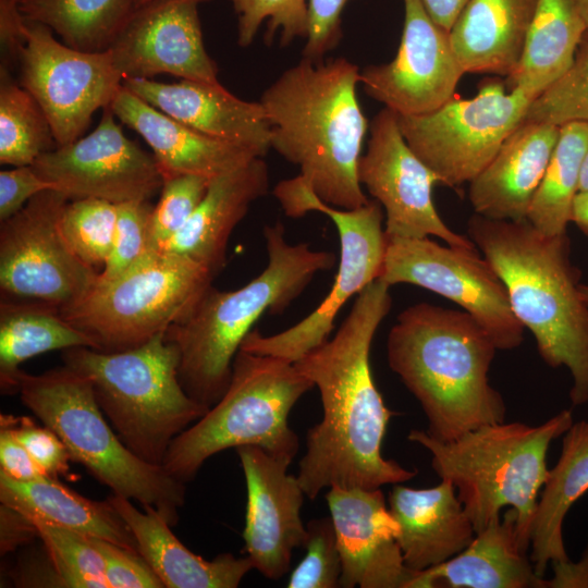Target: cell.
Segmentation results:
<instances>
[{
	"mask_svg": "<svg viewBox=\"0 0 588 588\" xmlns=\"http://www.w3.org/2000/svg\"><path fill=\"white\" fill-rule=\"evenodd\" d=\"M313 388L294 363L240 350L226 391L172 441L162 467L186 483L208 458L241 445H257L292 462L299 442L289 425V415Z\"/></svg>",
	"mask_w": 588,
	"mask_h": 588,
	"instance_id": "cell-9",
	"label": "cell"
},
{
	"mask_svg": "<svg viewBox=\"0 0 588 588\" xmlns=\"http://www.w3.org/2000/svg\"><path fill=\"white\" fill-rule=\"evenodd\" d=\"M130 91L209 137L254 150L265 157L270 147L271 126L260 101L243 100L221 83L188 79L161 83L149 78H127Z\"/></svg>",
	"mask_w": 588,
	"mask_h": 588,
	"instance_id": "cell-22",
	"label": "cell"
},
{
	"mask_svg": "<svg viewBox=\"0 0 588 588\" xmlns=\"http://www.w3.org/2000/svg\"><path fill=\"white\" fill-rule=\"evenodd\" d=\"M269 185L264 157L212 177L192 217L160 250L188 257L217 275L225 266L233 230Z\"/></svg>",
	"mask_w": 588,
	"mask_h": 588,
	"instance_id": "cell-26",
	"label": "cell"
},
{
	"mask_svg": "<svg viewBox=\"0 0 588 588\" xmlns=\"http://www.w3.org/2000/svg\"><path fill=\"white\" fill-rule=\"evenodd\" d=\"M551 566L552 576L543 577L542 588H588V542L578 561H556Z\"/></svg>",
	"mask_w": 588,
	"mask_h": 588,
	"instance_id": "cell-51",
	"label": "cell"
},
{
	"mask_svg": "<svg viewBox=\"0 0 588 588\" xmlns=\"http://www.w3.org/2000/svg\"><path fill=\"white\" fill-rule=\"evenodd\" d=\"M62 360L90 382L119 439L148 464L162 466L172 441L208 411L182 387L180 353L166 333L113 353L68 348Z\"/></svg>",
	"mask_w": 588,
	"mask_h": 588,
	"instance_id": "cell-7",
	"label": "cell"
},
{
	"mask_svg": "<svg viewBox=\"0 0 588 588\" xmlns=\"http://www.w3.org/2000/svg\"><path fill=\"white\" fill-rule=\"evenodd\" d=\"M369 139L358 164L360 185L383 207L388 241L436 236L448 245L476 249L474 242L451 230L432 201L437 174L411 149L388 108L369 126Z\"/></svg>",
	"mask_w": 588,
	"mask_h": 588,
	"instance_id": "cell-16",
	"label": "cell"
},
{
	"mask_svg": "<svg viewBox=\"0 0 588 588\" xmlns=\"http://www.w3.org/2000/svg\"><path fill=\"white\" fill-rule=\"evenodd\" d=\"M149 1H152V0H138V3H137V7L146 3V2H149ZM197 2L201 3L204 1H209V0H196Z\"/></svg>",
	"mask_w": 588,
	"mask_h": 588,
	"instance_id": "cell-57",
	"label": "cell"
},
{
	"mask_svg": "<svg viewBox=\"0 0 588 588\" xmlns=\"http://www.w3.org/2000/svg\"><path fill=\"white\" fill-rule=\"evenodd\" d=\"M91 347L93 341L69 322L61 308L41 301L0 304V385L16 392L20 365L46 352Z\"/></svg>",
	"mask_w": 588,
	"mask_h": 588,
	"instance_id": "cell-33",
	"label": "cell"
},
{
	"mask_svg": "<svg viewBox=\"0 0 588 588\" xmlns=\"http://www.w3.org/2000/svg\"><path fill=\"white\" fill-rule=\"evenodd\" d=\"M572 2L588 29V0H572Z\"/></svg>",
	"mask_w": 588,
	"mask_h": 588,
	"instance_id": "cell-55",
	"label": "cell"
},
{
	"mask_svg": "<svg viewBox=\"0 0 588 588\" xmlns=\"http://www.w3.org/2000/svg\"><path fill=\"white\" fill-rule=\"evenodd\" d=\"M215 277L188 257L157 249L117 279H97L82 299L61 313L93 341L94 350L125 351L185 319Z\"/></svg>",
	"mask_w": 588,
	"mask_h": 588,
	"instance_id": "cell-10",
	"label": "cell"
},
{
	"mask_svg": "<svg viewBox=\"0 0 588 588\" xmlns=\"http://www.w3.org/2000/svg\"><path fill=\"white\" fill-rule=\"evenodd\" d=\"M587 145L588 123L560 126L558 143L527 213V220L547 235L566 233Z\"/></svg>",
	"mask_w": 588,
	"mask_h": 588,
	"instance_id": "cell-35",
	"label": "cell"
},
{
	"mask_svg": "<svg viewBox=\"0 0 588 588\" xmlns=\"http://www.w3.org/2000/svg\"><path fill=\"white\" fill-rule=\"evenodd\" d=\"M525 122L562 126L588 123V29L568 70L530 103Z\"/></svg>",
	"mask_w": 588,
	"mask_h": 588,
	"instance_id": "cell-39",
	"label": "cell"
},
{
	"mask_svg": "<svg viewBox=\"0 0 588 588\" xmlns=\"http://www.w3.org/2000/svg\"><path fill=\"white\" fill-rule=\"evenodd\" d=\"M118 205L99 198L71 199L60 228L74 254L96 269L106 264L114 240Z\"/></svg>",
	"mask_w": 588,
	"mask_h": 588,
	"instance_id": "cell-38",
	"label": "cell"
},
{
	"mask_svg": "<svg viewBox=\"0 0 588 588\" xmlns=\"http://www.w3.org/2000/svg\"><path fill=\"white\" fill-rule=\"evenodd\" d=\"M196 0H152L136 8L108 51L124 79L168 74L220 83L208 54Z\"/></svg>",
	"mask_w": 588,
	"mask_h": 588,
	"instance_id": "cell-19",
	"label": "cell"
},
{
	"mask_svg": "<svg viewBox=\"0 0 588 588\" xmlns=\"http://www.w3.org/2000/svg\"><path fill=\"white\" fill-rule=\"evenodd\" d=\"M497 351L469 314L429 303L404 309L387 340L390 368L419 402L428 433L441 441L505 421L504 399L489 380Z\"/></svg>",
	"mask_w": 588,
	"mask_h": 588,
	"instance_id": "cell-4",
	"label": "cell"
},
{
	"mask_svg": "<svg viewBox=\"0 0 588 588\" xmlns=\"http://www.w3.org/2000/svg\"><path fill=\"white\" fill-rule=\"evenodd\" d=\"M538 0H469L450 29L464 73L509 76L516 68Z\"/></svg>",
	"mask_w": 588,
	"mask_h": 588,
	"instance_id": "cell-29",
	"label": "cell"
},
{
	"mask_svg": "<svg viewBox=\"0 0 588 588\" xmlns=\"http://www.w3.org/2000/svg\"><path fill=\"white\" fill-rule=\"evenodd\" d=\"M326 500L341 554L340 587L408 588L415 571L404 563L400 528L381 489L334 486Z\"/></svg>",
	"mask_w": 588,
	"mask_h": 588,
	"instance_id": "cell-21",
	"label": "cell"
},
{
	"mask_svg": "<svg viewBox=\"0 0 588 588\" xmlns=\"http://www.w3.org/2000/svg\"><path fill=\"white\" fill-rule=\"evenodd\" d=\"M57 146L45 112L13 73L0 70V162L33 166Z\"/></svg>",
	"mask_w": 588,
	"mask_h": 588,
	"instance_id": "cell-36",
	"label": "cell"
},
{
	"mask_svg": "<svg viewBox=\"0 0 588 588\" xmlns=\"http://www.w3.org/2000/svg\"><path fill=\"white\" fill-rule=\"evenodd\" d=\"M571 222L588 236V192H578L574 198Z\"/></svg>",
	"mask_w": 588,
	"mask_h": 588,
	"instance_id": "cell-53",
	"label": "cell"
},
{
	"mask_svg": "<svg viewBox=\"0 0 588 588\" xmlns=\"http://www.w3.org/2000/svg\"><path fill=\"white\" fill-rule=\"evenodd\" d=\"M16 392L22 403L58 434L71 461L83 465L112 493L155 507L171 526L179 523L186 483L162 466L144 462L123 444L84 376L65 365L40 375L21 369Z\"/></svg>",
	"mask_w": 588,
	"mask_h": 588,
	"instance_id": "cell-8",
	"label": "cell"
},
{
	"mask_svg": "<svg viewBox=\"0 0 588 588\" xmlns=\"http://www.w3.org/2000/svg\"><path fill=\"white\" fill-rule=\"evenodd\" d=\"M389 286L407 283L429 290L463 308L491 336L498 350L524 340L505 284L476 249L441 245L429 237L388 241L378 278Z\"/></svg>",
	"mask_w": 588,
	"mask_h": 588,
	"instance_id": "cell-14",
	"label": "cell"
},
{
	"mask_svg": "<svg viewBox=\"0 0 588 588\" xmlns=\"http://www.w3.org/2000/svg\"><path fill=\"white\" fill-rule=\"evenodd\" d=\"M379 279L357 294L335 335L294 364L319 390L322 418L306 436L297 478L309 499L324 488L378 489L417 475L382 455L393 413L385 406L370 367L375 333L392 306Z\"/></svg>",
	"mask_w": 588,
	"mask_h": 588,
	"instance_id": "cell-1",
	"label": "cell"
},
{
	"mask_svg": "<svg viewBox=\"0 0 588 588\" xmlns=\"http://www.w3.org/2000/svg\"><path fill=\"white\" fill-rule=\"evenodd\" d=\"M89 537L102 556L105 577L109 588L164 587L154 569L137 551L101 538Z\"/></svg>",
	"mask_w": 588,
	"mask_h": 588,
	"instance_id": "cell-45",
	"label": "cell"
},
{
	"mask_svg": "<svg viewBox=\"0 0 588 588\" xmlns=\"http://www.w3.org/2000/svg\"><path fill=\"white\" fill-rule=\"evenodd\" d=\"M268 264L234 291L212 286L193 311L166 332L180 353L179 379L186 393L209 409L226 391L237 352L265 314L283 313L313 278L331 269L335 255L307 243L290 244L280 221L265 225Z\"/></svg>",
	"mask_w": 588,
	"mask_h": 588,
	"instance_id": "cell-5",
	"label": "cell"
},
{
	"mask_svg": "<svg viewBox=\"0 0 588 588\" xmlns=\"http://www.w3.org/2000/svg\"><path fill=\"white\" fill-rule=\"evenodd\" d=\"M580 291L584 299L588 304V285L587 284H580Z\"/></svg>",
	"mask_w": 588,
	"mask_h": 588,
	"instance_id": "cell-56",
	"label": "cell"
},
{
	"mask_svg": "<svg viewBox=\"0 0 588 588\" xmlns=\"http://www.w3.org/2000/svg\"><path fill=\"white\" fill-rule=\"evenodd\" d=\"M578 192H588V145L581 162Z\"/></svg>",
	"mask_w": 588,
	"mask_h": 588,
	"instance_id": "cell-54",
	"label": "cell"
},
{
	"mask_svg": "<svg viewBox=\"0 0 588 588\" xmlns=\"http://www.w3.org/2000/svg\"><path fill=\"white\" fill-rule=\"evenodd\" d=\"M468 1L469 0H421L432 20L449 32Z\"/></svg>",
	"mask_w": 588,
	"mask_h": 588,
	"instance_id": "cell-52",
	"label": "cell"
},
{
	"mask_svg": "<svg viewBox=\"0 0 588 588\" xmlns=\"http://www.w3.org/2000/svg\"><path fill=\"white\" fill-rule=\"evenodd\" d=\"M0 471L9 477L29 481L47 475L36 464L10 426L0 421Z\"/></svg>",
	"mask_w": 588,
	"mask_h": 588,
	"instance_id": "cell-49",
	"label": "cell"
},
{
	"mask_svg": "<svg viewBox=\"0 0 588 588\" xmlns=\"http://www.w3.org/2000/svg\"><path fill=\"white\" fill-rule=\"evenodd\" d=\"M586 30L572 0H538L507 89L538 97L568 70Z\"/></svg>",
	"mask_w": 588,
	"mask_h": 588,
	"instance_id": "cell-32",
	"label": "cell"
},
{
	"mask_svg": "<svg viewBox=\"0 0 588 588\" xmlns=\"http://www.w3.org/2000/svg\"><path fill=\"white\" fill-rule=\"evenodd\" d=\"M534 99L523 89H506L492 79L471 98L453 96L428 113L397 115V121L407 145L440 183L457 187L487 167L523 123Z\"/></svg>",
	"mask_w": 588,
	"mask_h": 588,
	"instance_id": "cell-12",
	"label": "cell"
},
{
	"mask_svg": "<svg viewBox=\"0 0 588 588\" xmlns=\"http://www.w3.org/2000/svg\"><path fill=\"white\" fill-rule=\"evenodd\" d=\"M513 509L476 532L452 559L415 572L408 588H542V579L526 555Z\"/></svg>",
	"mask_w": 588,
	"mask_h": 588,
	"instance_id": "cell-27",
	"label": "cell"
},
{
	"mask_svg": "<svg viewBox=\"0 0 588 588\" xmlns=\"http://www.w3.org/2000/svg\"><path fill=\"white\" fill-rule=\"evenodd\" d=\"M237 16V44H253L259 28L266 24L265 41L279 34L280 45L287 46L308 34L309 0H229Z\"/></svg>",
	"mask_w": 588,
	"mask_h": 588,
	"instance_id": "cell-40",
	"label": "cell"
},
{
	"mask_svg": "<svg viewBox=\"0 0 588 588\" xmlns=\"http://www.w3.org/2000/svg\"><path fill=\"white\" fill-rule=\"evenodd\" d=\"M388 503L400 528L397 541L404 563L412 571L452 559L476 536L456 488L446 479L426 489L395 483Z\"/></svg>",
	"mask_w": 588,
	"mask_h": 588,
	"instance_id": "cell-25",
	"label": "cell"
},
{
	"mask_svg": "<svg viewBox=\"0 0 588 588\" xmlns=\"http://www.w3.org/2000/svg\"><path fill=\"white\" fill-rule=\"evenodd\" d=\"M110 108L123 124L148 144L163 180L179 174L212 179L260 157L249 148L197 132L152 107L123 85Z\"/></svg>",
	"mask_w": 588,
	"mask_h": 588,
	"instance_id": "cell-23",
	"label": "cell"
},
{
	"mask_svg": "<svg viewBox=\"0 0 588 588\" xmlns=\"http://www.w3.org/2000/svg\"><path fill=\"white\" fill-rule=\"evenodd\" d=\"M352 0H309V25L303 57L317 61L341 38V15Z\"/></svg>",
	"mask_w": 588,
	"mask_h": 588,
	"instance_id": "cell-46",
	"label": "cell"
},
{
	"mask_svg": "<svg viewBox=\"0 0 588 588\" xmlns=\"http://www.w3.org/2000/svg\"><path fill=\"white\" fill-rule=\"evenodd\" d=\"M39 538L35 524L22 512L1 503L0 505V552L8 554Z\"/></svg>",
	"mask_w": 588,
	"mask_h": 588,
	"instance_id": "cell-50",
	"label": "cell"
},
{
	"mask_svg": "<svg viewBox=\"0 0 588 588\" xmlns=\"http://www.w3.org/2000/svg\"><path fill=\"white\" fill-rule=\"evenodd\" d=\"M404 25L395 57L360 71L365 93L396 115L428 113L454 96L465 74L450 32L437 24L421 0H403Z\"/></svg>",
	"mask_w": 588,
	"mask_h": 588,
	"instance_id": "cell-18",
	"label": "cell"
},
{
	"mask_svg": "<svg viewBox=\"0 0 588 588\" xmlns=\"http://www.w3.org/2000/svg\"><path fill=\"white\" fill-rule=\"evenodd\" d=\"M573 422L572 412L563 409L537 426L493 422L450 441L413 429L407 439L425 448L436 474L454 485L476 532L500 519L501 510L510 506L516 512L518 537L528 550L539 493L549 471L550 444Z\"/></svg>",
	"mask_w": 588,
	"mask_h": 588,
	"instance_id": "cell-6",
	"label": "cell"
},
{
	"mask_svg": "<svg viewBox=\"0 0 588 588\" xmlns=\"http://www.w3.org/2000/svg\"><path fill=\"white\" fill-rule=\"evenodd\" d=\"M21 0H0V70L14 73L26 44V20Z\"/></svg>",
	"mask_w": 588,
	"mask_h": 588,
	"instance_id": "cell-48",
	"label": "cell"
},
{
	"mask_svg": "<svg viewBox=\"0 0 588 588\" xmlns=\"http://www.w3.org/2000/svg\"><path fill=\"white\" fill-rule=\"evenodd\" d=\"M69 197L58 189L34 196L0 225V287L3 293L69 307L96 284L98 272L65 241L60 219Z\"/></svg>",
	"mask_w": 588,
	"mask_h": 588,
	"instance_id": "cell-13",
	"label": "cell"
},
{
	"mask_svg": "<svg viewBox=\"0 0 588 588\" xmlns=\"http://www.w3.org/2000/svg\"><path fill=\"white\" fill-rule=\"evenodd\" d=\"M138 0H21L28 22L46 25L61 41L87 52L107 51Z\"/></svg>",
	"mask_w": 588,
	"mask_h": 588,
	"instance_id": "cell-34",
	"label": "cell"
},
{
	"mask_svg": "<svg viewBox=\"0 0 588 588\" xmlns=\"http://www.w3.org/2000/svg\"><path fill=\"white\" fill-rule=\"evenodd\" d=\"M306 529V554L291 573L286 587H340L342 562L331 517L311 519Z\"/></svg>",
	"mask_w": 588,
	"mask_h": 588,
	"instance_id": "cell-42",
	"label": "cell"
},
{
	"mask_svg": "<svg viewBox=\"0 0 588 588\" xmlns=\"http://www.w3.org/2000/svg\"><path fill=\"white\" fill-rule=\"evenodd\" d=\"M559 135V126L523 121L469 182L468 198L475 212L495 220H527Z\"/></svg>",
	"mask_w": 588,
	"mask_h": 588,
	"instance_id": "cell-24",
	"label": "cell"
},
{
	"mask_svg": "<svg viewBox=\"0 0 588 588\" xmlns=\"http://www.w3.org/2000/svg\"><path fill=\"white\" fill-rule=\"evenodd\" d=\"M273 194L290 218L303 217L310 211L324 213L334 223L340 237L338 273L317 308L273 335L252 330L240 348L295 363L329 339L343 305L379 278L388 238L377 200L355 209L335 208L320 200L299 175L278 183Z\"/></svg>",
	"mask_w": 588,
	"mask_h": 588,
	"instance_id": "cell-11",
	"label": "cell"
},
{
	"mask_svg": "<svg viewBox=\"0 0 588 588\" xmlns=\"http://www.w3.org/2000/svg\"><path fill=\"white\" fill-rule=\"evenodd\" d=\"M359 68L345 58H304L260 97L271 126L270 147L299 169L323 203L355 209L369 200L358 179L368 131L357 98Z\"/></svg>",
	"mask_w": 588,
	"mask_h": 588,
	"instance_id": "cell-2",
	"label": "cell"
},
{
	"mask_svg": "<svg viewBox=\"0 0 588 588\" xmlns=\"http://www.w3.org/2000/svg\"><path fill=\"white\" fill-rule=\"evenodd\" d=\"M467 232L505 284L511 307L534 334L541 358L571 372L572 404L588 403V304L567 232L547 235L528 220L478 213L468 220Z\"/></svg>",
	"mask_w": 588,
	"mask_h": 588,
	"instance_id": "cell-3",
	"label": "cell"
},
{
	"mask_svg": "<svg viewBox=\"0 0 588 588\" xmlns=\"http://www.w3.org/2000/svg\"><path fill=\"white\" fill-rule=\"evenodd\" d=\"M26 516L35 524L63 587L109 588L102 556L89 536Z\"/></svg>",
	"mask_w": 588,
	"mask_h": 588,
	"instance_id": "cell-37",
	"label": "cell"
},
{
	"mask_svg": "<svg viewBox=\"0 0 588 588\" xmlns=\"http://www.w3.org/2000/svg\"><path fill=\"white\" fill-rule=\"evenodd\" d=\"M115 118L105 108L91 133L41 155L32 167L70 200H149L160 192L163 176L154 155L127 138Z\"/></svg>",
	"mask_w": 588,
	"mask_h": 588,
	"instance_id": "cell-17",
	"label": "cell"
},
{
	"mask_svg": "<svg viewBox=\"0 0 588 588\" xmlns=\"http://www.w3.org/2000/svg\"><path fill=\"white\" fill-rule=\"evenodd\" d=\"M54 189L32 166L14 167L0 172V222L15 213L37 194Z\"/></svg>",
	"mask_w": 588,
	"mask_h": 588,
	"instance_id": "cell-47",
	"label": "cell"
},
{
	"mask_svg": "<svg viewBox=\"0 0 588 588\" xmlns=\"http://www.w3.org/2000/svg\"><path fill=\"white\" fill-rule=\"evenodd\" d=\"M0 501L25 515L138 552L131 529L107 500L87 499L58 478L21 481L0 471Z\"/></svg>",
	"mask_w": 588,
	"mask_h": 588,
	"instance_id": "cell-31",
	"label": "cell"
},
{
	"mask_svg": "<svg viewBox=\"0 0 588 588\" xmlns=\"http://www.w3.org/2000/svg\"><path fill=\"white\" fill-rule=\"evenodd\" d=\"M152 208L149 200L118 204L112 248L98 274V281L117 279L157 250L150 232Z\"/></svg>",
	"mask_w": 588,
	"mask_h": 588,
	"instance_id": "cell-41",
	"label": "cell"
},
{
	"mask_svg": "<svg viewBox=\"0 0 588 588\" xmlns=\"http://www.w3.org/2000/svg\"><path fill=\"white\" fill-rule=\"evenodd\" d=\"M538 498L530 531V560L544 577L548 565L566 561L563 523L569 509L588 491V420L573 422L563 434L558 463L549 469Z\"/></svg>",
	"mask_w": 588,
	"mask_h": 588,
	"instance_id": "cell-30",
	"label": "cell"
},
{
	"mask_svg": "<svg viewBox=\"0 0 588 588\" xmlns=\"http://www.w3.org/2000/svg\"><path fill=\"white\" fill-rule=\"evenodd\" d=\"M0 421L13 430L36 464L50 477L68 474L71 457L58 434L49 427L36 425L29 417L1 415Z\"/></svg>",
	"mask_w": 588,
	"mask_h": 588,
	"instance_id": "cell-44",
	"label": "cell"
},
{
	"mask_svg": "<svg viewBox=\"0 0 588 588\" xmlns=\"http://www.w3.org/2000/svg\"><path fill=\"white\" fill-rule=\"evenodd\" d=\"M106 500L126 523L139 554L167 588H235L254 569L247 556L222 553L206 560L193 553L152 506L140 511L130 499L115 493Z\"/></svg>",
	"mask_w": 588,
	"mask_h": 588,
	"instance_id": "cell-28",
	"label": "cell"
},
{
	"mask_svg": "<svg viewBox=\"0 0 588 588\" xmlns=\"http://www.w3.org/2000/svg\"><path fill=\"white\" fill-rule=\"evenodd\" d=\"M235 450L247 491L243 531L247 558L262 576L280 579L290 571L294 549L306 541L301 517L306 494L297 476L287 474L291 461L257 445Z\"/></svg>",
	"mask_w": 588,
	"mask_h": 588,
	"instance_id": "cell-20",
	"label": "cell"
},
{
	"mask_svg": "<svg viewBox=\"0 0 588 588\" xmlns=\"http://www.w3.org/2000/svg\"><path fill=\"white\" fill-rule=\"evenodd\" d=\"M210 180L196 174H179L163 180L160 198L150 217L151 238L157 249L185 225L203 200Z\"/></svg>",
	"mask_w": 588,
	"mask_h": 588,
	"instance_id": "cell-43",
	"label": "cell"
},
{
	"mask_svg": "<svg viewBox=\"0 0 588 588\" xmlns=\"http://www.w3.org/2000/svg\"><path fill=\"white\" fill-rule=\"evenodd\" d=\"M19 83L50 122L57 146L78 139L91 117L110 107L123 85L110 52H87L54 38L44 24L26 21Z\"/></svg>",
	"mask_w": 588,
	"mask_h": 588,
	"instance_id": "cell-15",
	"label": "cell"
}]
</instances>
